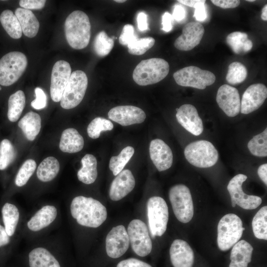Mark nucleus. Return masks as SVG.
Wrapping results in <instances>:
<instances>
[{"label": "nucleus", "instance_id": "1", "mask_svg": "<svg viewBox=\"0 0 267 267\" xmlns=\"http://www.w3.org/2000/svg\"><path fill=\"white\" fill-rule=\"evenodd\" d=\"M70 211L73 218L79 224L93 228L101 225L107 215L106 208L99 201L83 196L73 199Z\"/></svg>", "mask_w": 267, "mask_h": 267}, {"label": "nucleus", "instance_id": "9", "mask_svg": "<svg viewBox=\"0 0 267 267\" xmlns=\"http://www.w3.org/2000/svg\"><path fill=\"white\" fill-rule=\"evenodd\" d=\"M148 224L153 237L161 236L166 231L169 211L164 199L159 196L150 198L147 203Z\"/></svg>", "mask_w": 267, "mask_h": 267}, {"label": "nucleus", "instance_id": "49", "mask_svg": "<svg viewBox=\"0 0 267 267\" xmlns=\"http://www.w3.org/2000/svg\"><path fill=\"white\" fill-rule=\"evenodd\" d=\"M211 2L214 5L224 9L236 7L240 2L238 0H212Z\"/></svg>", "mask_w": 267, "mask_h": 267}, {"label": "nucleus", "instance_id": "59", "mask_svg": "<svg viewBox=\"0 0 267 267\" xmlns=\"http://www.w3.org/2000/svg\"><path fill=\"white\" fill-rule=\"evenodd\" d=\"M1 89V87L0 86V90Z\"/></svg>", "mask_w": 267, "mask_h": 267}, {"label": "nucleus", "instance_id": "32", "mask_svg": "<svg viewBox=\"0 0 267 267\" xmlns=\"http://www.w3.org/2000/svg\"><path fill=\"white\" fill-rule=\"evenodd\" d=\"M25 95L21 90H17L9 96L7 117L10 121L15 122L19 119L25 107Z\"/></svg>", "mask_w": 267, "mask_h": 267}, {"label": "nucleus", "instance_id": "30", "mask_svg": "<svg viewBox=\"0 0 267 267\" xmlns=\"http://www.w3.org/2000/svg\"><path fill=\"white\" fill-rule=\"evenodd\" d=\"M59 169L58 161L54 157H47L39 165L37 171V176L42 181H50L56 177Z\"/></svg>", "mask_w": 267, "mask_h": 267}, {"label": "nucleus", "instance_id": "17", "mask_svg": "<svg viewBox=\"0 0 267 267\" xmlns=\"http://www.w3.org/2000/svg\"><path fill=\"white\" fill-rule=\"evenodd\" d=\"M204 31V28L200 23H188L183 27L182 34L175 40V47L182 51L192 49L201 42Z\"/></svg>", "mask_w": 267, "mask_h": 267}, {"label": "nucleus", "instance_id": "25", "mask_svg": "<svg viewBox=\"0 0 267 267\" xmlns=\"http://www.w3.org/2000/svg\"><path fill=\"white\" fill-rule=\"evenodd\" d=\"M23 34L30 38L35 37L39 30L40 23L35 14L29 9L17 8L15 11Z\"/></svg>", "mask_w": 267, "mask_h": 267}, {"label": "nucleus", "instance_id": "46", "mask_svg": "<svg viewBox=\"0 0 267 267\" xmlns=\"http://www.w3.org/2000/svg\"><path fill=\"white\" fill-rule=\"evenodd\" d=\"M45 0H21L19 5L26 9H41L45 5Z\"/></svg>", "mask_w": 267, "mask_h": 267}, {"label": "nucleus", "instance_id": "43", "mask_svg": "<svg viewBox=\"0 0 267 267\" xmlns=\"http://www.w3.org/2000/svg\"><path fill=\"white\" fill-rule=\"evenodd\" d=\"M248 35L241 32H234L229 34L226 37V41L228 45L236 54L244 53V47Z\"/></svg>", "mask_w": 267, "mask_h": 267}, {"label": "nucleus", "instance_id": "28", "mask_svg": "<svg viewBox=\"0 0 267 267\" xmlns=\"http://www.w3.org/2000/svg\"><path fill=\"white\" fill-rule=\"evenodd\" d=\"M30 267H60L59 262L47 249L38 247L29 254Z\"/></svg>", "mask_w": 267, "mask_h": 267}, {"label": "nucleus", "instance_id": "54", "mask_svg": "<svg viewBox=\"0 0 267 267\" xmlns=\"http://www.w3.org/2000/svg\"><path fill=\"white\" fill-rule=\"evenodd\" d=\"M258 175L264 183L267 184V164H264L259 167L258 169Z\"/></svg>", "mask_w": 267, "mask_h": 267}, {"label": "nucleus", "instance_id": "44", "mask_svg": "<svg viewBox=\"0 0 267 267\" xmlns=\"http://www.w3.org/2000/svg\"><path fill=\"white\" fill-rule=\"evenodd\" d=\"M137 37L134 34V29L133 25L131 24L125 25L120 35L119 41L121 44L128 45Z\"/></svg>", "mask_w": 267, "mask_h": 267}, {"label": "nucleus", "instance_id": "53", "mask_svg": "<svg viewBox=\"0 0 267 267\" xmlns=\"http://www.w3.org/2000/svg\"><path fill=\"white\" fill-rule=\"evenodd\" d=\"M9 237L6 233L5 228L0 224V247L9 243Z\"/></svg>", "mask_w": 267, "mask_h": 267}, {"label": "nucleus", "instance_id": "15", "mask_svg": "<svg viewBox=\"0 0 267 267\" xmlns=\"http://www.w3.org/2000/svg\"><path fill=\"white\" fill-rule=\"evenodd\" d=\"M216 101L220 108L228 117L237 115L240 111V98L238 90L224 84L218 90Z\"/></svg>", "mask_w": 267, "mask_h": 267}, {"label": "nucleus", "instance_id": "55", "mask_svg": "<svg viewBox=\"0 0 267 267\" xmlns=\"http://www.w3.org/2000/svg\"><path fill=\"white\" fill-rule=\"evenodd\" d=\"M202 0H178V1L188 6L195 8Z\"/></svg>", "mask_w": 267, "mask_h": 267}, {"label": "nucleus", "instance_id": "20", "mask_svg": "<svg viewBox=\"0 0 267 267\" xmlns=\"http://www.w3.org/2000/svg\"><path fill=\"white\" fill-rule=\"evenodd\" d=\"M150 158L160 171L169 169L173 164V155L170 147L162 139L152 140L149 146Z\"/></svg>", "mask_w": 267, "mask_h": 267}, {"label": "nucleus", "instance_id": "38", "mask_svg": "<svg viewBox=\"0 0 267 267\" xmlns=\"http://www.w3.org/2000/svg\"><path fill=\"white\" fill-rule=\"evenodd\" d=\"M247 71L245 66L237 61L233 62L228 66L226 80L230 85H237L246 79Z\"/></svg>", "mask_w": 267, "mask_h": 267}, {"label": "nucleus", "instance_id": "31", "mask_svg": "<svg viewBox=\"0 0 267 267\" xmlns=\"http://www.w3.org/2000/svg\"><path fill=\"white\" fill-rule=\"evenodd\" d=\"M1 24L8 34L14 39H20L22 35L20 24L12 11L6 9L0 15Z\"/></svg>", "mask_w": 267, "mask_h": 267}, {"label": "nucleus", "instance_id": "34", "mask_svg": "<svg viewBox=\"0 0 267 267\" xmlns=\"http://www.w3.org/2000/svg\"><path fill=\"white\" fill-rule=\"evenodd\" d=\"M252 229L255 236L259 239L267 240V206L261 208L254 217Z\"/></svg>", "mask_w": 267, "mask_h": 267}, {"label": "nucleus", "instance_id": "14", "mask_svg": "<svg viewBox=\"0 0 267 267\" xmlns=\"http://www.w3.org/2000/svg\"><path fill=\"white\" fill-rule=\"evenodd\" d=\"M107 255L116 259L123 255L129 247L128 232L123 225L114 227L107 234L105 241Z\"/></svg>", "mask_w": 267, "mask_h": 267}, {"label": "nucleus", "instance_id": "48", "mask_svg": "<svg viewBox=\"0 0 267 267\" xmlns=\"http://www.w3.org/2000/svg\"><path fill=\"white\" fill-rule=\"evenodd\" d=\"M205 2L206 1L205 0H202L201 2L199 3L194 8L195 11L193 17H194L197 21H204L207 17L205 5Z\"/></svg>", "mask_w": 267, "mask_h": 267}, {"label": "nucleus", "instance_id": "47", "mask_svg": "<svg viewBox=\"0 0 267 267\" xmlns=\"http://www.w3.org/2000/svg\"><path fill=\"white\" fill-rule=\"evenodd\" d=\"M116 267H152L148 264L135 258H129L120 262Z\"/></svg>", "mask_w": 267, "mask_h": 267}, {"label": "nucleus", "instance_id": "7", "mask_svg": "<svg viewBox=\"0 0 267 267\" xmlns=\"http://www.w3.org/2000/svg\"><path fill=\"white\" fill-rule=\"evenodd\" d=\"M169 196L177 219L182 223L189 222L194 214L193 200L189 189L184 184H177L170 188Z\"/></svg>", "mask_w": 267, "mask_h": 267}, {"label": "nucleus", "instance_id": "5", "mask_svg": "<svg viewBox=\"0 0 267 267\" xmlns=\"http://www.w3.org/2000/svg\"><path fill=\"white\" fill-rule=\"evenodd\" d=\"M27 64V58L22 52L12 51L3 55L0 59V85L9 86L16 82Z\"/></svg>", "mask_w": 267, "mask_h": 267}, {"label": "nucleus", "instance_id": "22", "mask_svg": "<svg viewBox=\"0 0 267 267\" xmlns=\"http://www.w3.org/2000/svg\"><path fill=\"white\" fill-rule=\"evenodd\" d=\"M171 263L174 267H192L194 255L192 249L187 242L175 240L170 249Z\"/></svg>", "mask_w": 267, "mask_h": 267}, {"label": "nucleus", "instance_id": "13", "mask_svg": "<svg viewBox=\"0 0 267 267\" xmlns=\"http://www.w3.org/2000/svg\"><path fill=\"white\" fill-rule=\"evenodd\" d=\"M71 74V68L68 62L61 60L54 64L51 71L50 87V96L53 101H60Z\"/></svg>", "mask_w": 267, "mask_h": 267}, {"label": "nucleus", "instance_id": "18", "mask_svg": "<svg viewBox=\"0 0 267 267\" xmlns=\"http://www.w3.org/2000/svg\"><path fill=\"white\" fill-rule=\"evenodd\" d=\"M267 97V88L262 84L250 86L244 91L240 103V112L249 114L259 109Z\"/></svg>", "mask_w": 267, "mask_h": 267}, {"label": "nucleus", "instance_id": "6", "mask_svg": "<svg viewBox=\"0 0 267 267\" xmlns=\"http://www.w3.org/2000/svg\"><path fill=\"white\" fill-rule=\"evenodd\" d=\"M184 156L187 161L198 168H209L214 166L219 158L218 152L210 142L200 140L192 142L184 149Z\"/></svg>", "mask_w": 267, "mask_h": 267}, {"label": "nucleus", "instance_id": "45", "mask_svg": "<svg viewBox=\"0 0 267 267\" xmlns=\"http://www.w3.org/2000/svg\"><path fill=\"white\" fill-rule=\"evenodd\" d=\"M36 99L31 103L32 107L37 110H40L45 107L46 105V96L44 90L40 88L37 87L35 89Z\"/></svg>", "mask_w": 267, "mask_h": 267}, {"label": "nucleus", "instance_id": "4", "mask_svg": "<svg viewBox=\"0 0 267 267\" xmlns=\"http://www.w3.org/2000/svg\"><path fill=\"white\" fill-rule=\"evenodd\" d=\"M217 228V244L222 251L228 250L239 241L245 230L241 219L233 213L223 216Z\"/></svg>", "mask_w": 267, "mask_h": 267}, {"label": "nucleus", "instance_id": "10", "mask_svg": "<svg viewBox=\"0 0 267 267\" xmlns=\"http://www.w3.org/2000/svg\"><path fill=\"white\" fill-rule=\"evenodd\" d=\"M176 82L179 86L190 87L204 89L212 85L216 76L212 72L194 66H189L179 69L173 75Z\"/></svg>", "mask_w": 267, "mask_h": 267}, {"label": "nucleus", "instance_id": "11", "mask_svg": "<svg viewBox=\"0 0 267 267\" xmlns=\"http://www.w3.org/2000/svg\"><path fill=\"white\" fill-rule=\"evenodd\" d=\"M127 232L133 251L140 257L150 254L152 244L145 223L140 220H132L129 223Z\"/></svg>", "mask_w": 267, "mask_h": 267}, {"label": "nucleus", "instance_id": "33", "mask_svg": "<svg viewBox=\"0 0 267 267\" xmlns=\"http://www.w3.org/2000/svg\"><path fill=\"white\" fill-rule=\"evenodd\" d=\"M1 213L6 232L11 236L14 234L18 222V209L14 205L6 203L2 208Z\"/></svg>", "mask_w": 267, "mask_h": 267}, {"label": "nucleus", "instance_id": "52", "mask_svg": "<svg viewBox=\"0 0 267 267\" xmlns=\"http://www.w3.org/2000/svg\"><path fill=\"white\" fill-rule=\"evenodd\" d=\"M173 18L178 21H180L185 17V10L184 8L180 4H176L174 6L173 14Z\"/></svg>", "mask_w": 267, "mask_h": 267}, {"label": "nucleus", "instance_id": "35", "mask_svg": "<svg viewBox=\"0 0 267 267\" xmlns=\"http://www.w3.org/2000/svg\"><path fill=\"white\" fill-rule=\"evenodd\" d=\"M132 146L124 148L117 156H112L109 161V168L114 176H117L124 169L134 154Z\"/></svg>", "mask_w": 267, "mask_h": 267}, {"label": "nucleus", "instance_id": "51", "mask_svg": "<svg viewBox=\"0 0 267 267\" xmlns=\"http://www.w3.org/2000/svg\"><path fill=\"white\" fill-rule=\"evenodd\" d=\"M173 17L172 15L168 12H166L162 16V24L163 27L162 29L166 32H170L172 29Z\"/></svg>", "mask_w": 267, "mask_h": 267}, {"label": "nucleus", "instance_id": "16", "mask_svg": "<svg viewBox=\"0 0 267 267\" xmlns=\"http://www.w3.org/2000/svg\"><path fill=\"white\" fill-rule=\"evenodd\" d=\"M108 118L123 126H127L144 122L146 114L141 108L132 105L115 107L110 110Z\"/></svg>", "mask_w": 267, "mask_h": 267}, {"label": "nucleus", "instance_id": "12", "mask_svg": "<svg viewBox=\"0 0 267 267\" xmlns=\"http://www.w3.org/2000/svg\"><path fill=\"white\" fill-rule=\"evenodd\" d=\"M247 178L246 175L239 174L229 181L227 189L231 197L232 207L237 205L245 210H253L261 204L262 200L261 197L247 195L243 192L242 185Z\"/></svg>", "mask_w": 267, "mask_h": 267}, {"label": "nucleus", "instance_id": "19", "mask_svg": "<svg viewBox=\"0 0 267 267\" xmlns=\"http://www.w3.org/2000/svg\"><path fill=\"white\" fill-rule=\"evenodd\" d=\"M177 111V120L186 130L194 135H199L203 132L202 121L193 105L183 104Z\"/></svg>", "mask_w": 267, "mask_h": 267}, {"label": "nucleus", "instance_id": "27", "mask_svg": "<svg viewBox=\"0 0 267 267\" xmlns=\"http://www.w3.org/2000/svg\"><path fill=\"white\" fill-rule=\"evenodd\" d=\"M41 118L37 113L30 111L19 121L18 125L28 140H34L41 129Z\"/></svg>", "mask_w": 267, "mask_h": 267}, {"label": "nucleus", "instance_id": "3", "mask_svg": "<svg viewBox=\"0 0 267 267\" xmlns=\"http://www.w3.org/2000/svg\"><path fill=\"white\" fill-rule=\"evenodd\" d=\"M170 67L165 60L152 58L141 61L134 68L133 78L138 85L154 84L164 79L168 74Z\"/></svg>", "mask_w": 267, "mask_h": 267}, {"label": "nucleus", "instance_id": "8", "mask_svg": "<svg viewBox=\"0 0 267 267\" xmlns=\"http://www.w3.org/2000/svg\"><path fill=\"white\" fill-rule=\"evenodd\" d=\"M88 84V77L84 71L78 70L72 72L62 94L61 106L70 109L78 106L83 99Z\"/></svg>", "mask_w": 267, "mask_h": 267}, {"label": "nucleus", "instance_id": "24", "mask_svg": "<svg viewBox=\"0 0 267 267\" xmlns=\"http://www.w3.org/2000/svg\"><path fill=\"white\" fill-rule=\"evenodd\" d=\"M57 214L56 208L54 206H44L28 221L27 226L33 231H39L52 222Z\"/></svg>", "mask_w": 267, "mask_h": 267}, {"label": "nucleus", "instance_id": "50", "mask_svg": "<svg viewBox=\"0 0 267 267\" xmlns=\"http://www.w3.org/2000/svg\"><path fill=\"white\" fill-rule=\"evenodd\" d=\"M137 24L138 30L144 32L148 29L147 15L143 12H140L137 16Z\"/></svg>", "mask_w": 267, "mask_h": 267}, {"label": "nucleus", "instance_id": "36", "mask_svg": "<svg viewBox=\"0 0 267 267\" xmlns=\"http://www.w3.org/2000/svg\"><path fill=\"white\" fill-rule=\"evenodd\" d=\"M248 148L251 153L258 157L267 156V129L254 136L248 143Z\"/></svg>", "mask_w": 267, "mask_h": 267}, {"label": "nucleus", "instance_id": "39", "mask_svg": "<svg viewBox=\"0 0 267 267\" xmlns=\"http://www.w3.org/2000/svg\"><path fill=\"white\" fill-rule=\"evenodd\" d=\"M16 156V151L7 139H3L0 143V170H4L11 164Z\"/></svg>", "mask_w": 267, "mask_h": 267}, {"label": "nucleus", "instance_id": "58", "mask_svg": "<svg viewBox=\"0 0 267 267\" xmlns=\"http://www.w3.org/2000/svg\"><path fill=\"white\" fill-rule=\"evenodd\" d=\"M247 1H249V2L250 1L253 2V1H254L255 0H247Z\"/></svg>", "mask_w": 267, "mask_h": 267}, {"label": "nucleus", "instance_id": "23", "mask_svg": "<svg viewBox=\"0 0 267 267\" xmlns=\"http://www.w3.org/2000/svg\"><path fill=\"white\" fill-rule=\"evenodd\" d=\"M253 248L247 241L241 240L232 247L229 267H248L251 262Z\"/></svg>", "mask_w": 267, "mask_h": 267}, {"label": "nucleus", "instance_id": "41", "mask_svg": "<svg viewBox=\"0 0 267 267\" xmlns=\"http://www.w3.org/2000/svg\"><path fill=\"white\" fill-rule=\"evenodd\" d=\"M37 164L33 159L26 160L19 169L15 179V184L21 187L26 184L34 174Z\"/></svg>", "mask_w": 267, "mask_h": 267}, {"label": "nucleus", "instance_id": "2", "mask_svg": "<svg viewBox=\"0 0 267 267\" xmlns=\"http://www.w3.org/2000/svg\"><path fill=\"white\" fill-rule=\"evenodd\" d=\"M91 25L88 16L81 10H75L66 18L64 31L69 45L81 49L88 45L90 38Z\"/></svg>", "mask_w": 267, "mask_h": 267}, {"label": "nucleus", "instance_id": "42", "mask_svg": "<svg viewBox=\"0 0 267 267\" xmlns=\"http://www.w3.org/2000/svg\"><path fill=\"white\" fill-rule=\"evenodd\" d=\"M154 44L155 40L152 37L137 38L127 45L128 52L133 55H142L151 48Z\"/></svg>", "mask_w": 267, "mask_h": 267}, {"label": "nucleus", "instance_id": "21", "mask_svg": "<svg viewBox=\"0 0 267 267\" xmlns=\"http://www.w3.org/2000/svg\"><path fill=\"white\" fill-rule=\"evenodd\" d=\"M135 183L131 171L128 169L122 170L111 184L109 192L110 198L114 201L122 199L133 190Z\"/></svg>", "mask_w": 267, "mask_h": 267}, {"label": "nucleus", "instance_id": "29", "mask_svg": "<svg viewBox=\"0 0 267 267\" xmlns=\"http://www.w3.org/2000/svg\"><path fill=\"white\" fill-rule=\"evenodd\" d=\"M81 163L82 167L77 173L78 179L87 184L93 183L97 177L96 158L87 154L82 159Z\"/></svg>", "mask_w": 267, "mask_h": 267}, {"label": "nucleus", "instance_id": "60", "mask_svg": "<svg viewBox=\"0 0 267 267\" xmlns=\"http://www.w3.org/2000/svg\"></svg>", "mask_w": 267, "mask_h": 267}, {"label": "nucleus", "instance_id": "37", "mask_svg": "<svg viewBox=\"0 0 267 267\" xmlns=\"http://www.w3.org/2000/svg\"><path fill=\"white\" fill-rule=\"evenodd\" d=\"M113 39L108 37L103 31L99 32L93 42V49L95 53L100 57L108 55L114 46Z\"/></svg>", "mask_w": 267, "mask_h": 267}, {"label": "nucleus", "instance_id": "56", "mask_svg": "<svg viewBox=\"0 0 267 267\" xmlns=\"http://www.w3.org/2000/svg\"><path fill=\"white\" fill-rule=\"evenodd\" d=\"M261 18L264 21L267 20V4H266L262 9Z\"/></svg>", "mask_w": 267, "mask_h": 267}, {"label": "nucleus", "instance_id": "57", "mask_svg": "<svg viewBox=\"0 0 267 267\" xmlns=\"http://www.w3.org/2000/svg\"><path fill=\"white\" fill-rule=\"evenodd\" d=\"M115 2H119V3H122L125 2L126 0H114Z\"/></svg>", "mask_w": 267, "mask_h": 267}, {"label": "nucleus", "instance_id": "40", "mask_svg": "<svg viewBox=\"0 0 267 267\" xmlns=\"http://www.w3.org/2000/svg\"><path fill=\"white\" fill-rule=\"evenodd\" d=\"M113 127V124L110 120L101 117H96L88 125L87 132L90 138L96 139L99 137L101 132L111 131Z\"/></svg>", "mask_w": 267, "mask_h": 267}, {"label": "nucleus", "instance_id": "26", "mask_svg": "<svg viewBox=\"0 0 267 267\" xmlns=\"http://www.w3.org/2000/svg\"><path fill=\"white\" fill-rule=\"evenodd\" d=\"M84 145L83 136L74 128H68L62 133L59 148L63 152L73 153L81 151Z\"/></svg>", "mask_w": 267, "mask_h": 267}]
</instances>
